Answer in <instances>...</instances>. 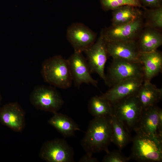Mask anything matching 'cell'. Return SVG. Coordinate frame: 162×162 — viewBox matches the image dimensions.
<instances>
[{
  "label": "cell",
  "mask_w": 162,
  "mask_h": 162,
  "mask_svg": "<svg viewBox=\"0 0 162 162\" xmlns=\"http://www.w3.org/2000/svg\"><path fill=\"white\" fill-rule=\"evenodd\" d=\"M111 116L94 117L89 122L81 145L86 154H93L109 151L108 147L112 142Z\"/></svg>",
  "instance_id": "cell-1"
},
{
  "label": "cell",
  "mask_w": 162,
  "mask_h": 162,
  "mask_svg": "<svg viewBox=\"0 0 162 162\" xmlns=\"http://www.w3.org/2000/svg\"><path fill=\"white\" fill-rule=\"evenodd\" d=\"M41 73L44 81L62 89L70 88L72 79L67 59L56 56L45 60L42 63Z\"/></svg>",
  "instance_id": "cell-2"
},
{
  "label": "cell",
  "mask_w": 162,
  "mask_h": 162,
  "mask_svg": "<svg viewBox=\"0 0 162 162\" xmlns=\"http://www.w3.org/2000/svg\"><path fill=\"white\" fill-rule=\"evenodd\" d=\"M133 140L130 159L141 162L162 161V140L138 131Z\"/></svg>",
  "instance_id": "cell-3"
},
{
  "label": "cell",
  "mask_w": 162,
  "mask_h": 162,
  "mask_svg": "<svg viewBox=\"0 0 162 162\" xmlns=\"http://www.w3.org/2000/svg\"><path fill=\"white\" fill-rule=\"evenodd\" d=\"M105 76V83L110 87L129 78L144 80L142 66L140 62L119 58H112Z\"/></svg>",
  "instance_id": "cell-4"
},
{
  "label": "cell",
  "mask_w": 162,
  "mask_h": 162,
  "mask_svg": "<svg viewBox=\"0 0 162 162\" xmlns=\"http://www.w3.org/2000/svg\"><path fill=\"white\" fill-rule=\"evenodd\" d=\"M112 105L113 115L122 121L129 131L135 130L142 109L136 94L124 98Z\"/></svg>",
  "instance_id": "cell-5"
},
{
  "label": "cell",
  "mask_w": 162,
  "mask_h": 162,
  "mask_svg": "<svg viewBox=\"0 0 162 162\" xmlns=\"http://www.w3.org/2000/svg\"><path fill=\"white\" fill-rule=\"evenodd\" d=\"M29 99L37 109L53 113L60 109L64 103L61 95L55 88L45 86L35 87L30 94Z\"/></svg>",
  "instance_id": "cell-6"
},
{
  "label": "cell",
  "mask_w": 162,
  "mask_h": 162,
  "mask_svg": "<svg viewBox=\"0 0 162 162\" xmlns=\"http://www.w3.org/2000/svg\"><path fill=\"white\" fill-rule=\"evenodd\" d=\"M73 148L64 139H56L45 142L39 153L40 157L48 162L74 161Z\"/></svg>",
  "instance_id": "cell-7"
},
{
  "label": "cell",
  "mask_w": 162,
  "mask_h": 162,
  "mask_svg": "<svg viewBox=\"0 0 162 162\" xmlns=\"http://www.w3.org/2000/svg\"><path fill=\"white\" fill-rule=\"evenodd\" d=\"M106 44L101 32L97 41L84 52L91 73L97 74L104 82L106 80L104 68L108 56Z\"/></svg>",
  "instance_id": "cell-8"
},
{
  "label": "cell",
  "mask_w": 162,
  "mask_h": 162,
  "mask_svg": "<svg viewBox=\"0 0 162 162\" xmlns=\"http://www.w3.org/2000/svg\"><path fill=\"white\" fill-rule=\"evenodd\" d=\"M67 38L74 52H82L91 46L95 42V33L83 24L73 23L68 28Z\"/></svg>",
  "instance_id": "cell-9"
},
{
  "label": "cell",
  "mask_w": 162,
  "mask_h": 162,
  "mask_svg": "<svg viewBox=\"0 0 162 162\" xmlns=\"http://www.w3.org/2000/svg\"><path fill=\"white\" fill-rule=\"evenodd\" d=\"M67 60L73 81L76 86L86 83L98 87V82L92 76L87 60L82 52H74Z\"/></svg>",
  "instance_id": "cell-10"
},
{
  "label": "cell",
  "mask_w": 162,
  "mask_h": 162,
  "mask_svg": "<svg viewBox=\"0 0 162 162\" xmlns=\"http://www.w3.org/2000/svg\"><path fill=\"white\" fill-rule=\"evenodd\" d=\"M141 17L126 24L112 26L103 30L102 33L106 42L135 40L142 29Z\"/></svg>",
  "instance_id": "cell-11"
},
{
  "label": "cell",
  "mask_w": 162,
  "mask_h": 162,
  "mask_svg": "<svg viewBox=\"0 0 162 162\" xmlns=\"http://www.w3.org/2000/svg\"><path fill=\"white\" fill-rule=\"evenodd\" d=\"M0 122L13 130L22 132L25 125V114L17 102H11L0 107Z\"/></svg>",
  "instance_id": "cell-12"
},
{
  "label": "cell",
  "mask_w": 162,
  "mask_h": 162,
  "mask_svg": "<svg viewBox=\"0 0 162 162\" xmlns=\"http://www.w3.org/2000/svg\"><path fill=\"white\" fill-rule=\"evenodd\" d=\"M144 79L130 78L115 84L101 96L113 104L129 96L136 94Z\"/></svg>",
  "instance_id": "cell-13"
},
{
  "label": "cell",
  "mask_w": 162,
  "mask_h": 162,
  "mask_svg": "<svg viewBox=\"0 0 162 162\" xmlns=\"http://www.w3.org/2000/svg\"><path fill=\"white\" fill-rule=\"evenodd\" d=\"M106 47L108 55L112 58L140 62V51L135 40L106 42Z\"/></svg>",
  "instance_id": "cell-14"
},
{
  "label": "cell",
  "mask_w": 162,
  "mask_h": 162,
  "mask_svg": "<svg viewBox=\"0 0 162 162\" xmlns=\"http://www.w3.org/2000/svg\"><path fill=\"white\" fill-rule=\"evenodd\" d=\"M159 108L156 105L142 109L137 126L134 131H139L162 140L158 132Z\"/></svg>",
  "instance_id": "cell-15"
},
{
  "label": "cell",
  "mask_w": 162,
  "mask_h": 162,
  "mask_svg": "<svg viewBox=\"0 0 162 162\" xmlns=\"http://www.w3.org/2000/svg\"><path fill=\"white\" fill-rule=\"evenodd\" d=\"M139 60L142 66L144 80L151 81L161 72L162 55L157 50L149 52H140Z\"/></svg>",
  "instance_id": "cell-16"
},
{
  "label": "cell",
  "mask_w": 162,
  "mask_h": 162,
  "mask_svg": "<svg viewBox=\"0 0 162 162\" xmlns=\"http://www.w3.org/2000/svg\"><path fill=\"white\" fill-rule=\"evenodd\" d=\"M136 95L142 109L156 105L162 98V88H159L151 81L144 80Z\"/></svg>",
  "instance_id": "cell-17"
},
{
  "label": "cell",
  "mask_w": 162,
  "mask_h": 162,
  "mask_svg": "<svg viewBox=\"0 0 162 162\" xmlns=\"http://www.w3.org/2000/svg\"><path fill=\"white\" fill-rule=\"evenodd\" d=\"M140 52L157 50L162 44V36L159 30L148 27L142 33L137 42Z\"/></svg>",
  "instance_id": "cell-18"
},
{
  "label": "cell",
  "mask_w": 162,
  "mask_h": 162,
  "mask_svg": "<svg viewBox=\"0 0 162 162\" xmlns=\"http://www.w3.org/2000/svg\"><path fill=\"white\" fill-rule=\"evenodd\" d=\"M48 122L65 137L73 136L76 131L81 130L71 118L57 112L53 113Z\"/></svg>",
  "instance_id": "cell-19"
},
{
  "label": "cell",
  "mask_w": 162,
  "mask_h": 162,
  "mask_svg": "<svg viewBox=\"0 0 162 162\" xmlns=\"http://www.w3.org/2000/svg\"><path fill=\"white\" fill-rule=\"evenodd\" d=\"M139 8L125 5L112 10V26H117L132 22L141 17L142 14Z\"/></svg>",
  "instance_id": "cell-20"
},
{
  "label": "cell",
  "mask_w": 162,
  "mask_h": 162,
  "mask_svg": "<svg viewBox=\"0 0 162 162\" xmlns=\"http://www.w3.org/2000/svg\"><path fill=\"white\" fill-rule=\"evenodd\" d=\"M112 142L121 150L131 140L130 131L123 122L114 115L111 117Z\"/></svg>",
  "instance_id": "cell-21"
},
{
  "label": "cell",
  "mask_w": 162,
  "mask_h": 162,
  "mask_svg": "<svg viewBox=\"0 0 162 162\" xmlns=\"http://www.w3.org/2000/svg\"><path fill=\"white\" fill-rule=\"evenodd\" d=\"M88 111L94 117L111 116L113 115V105L100 96H95L89 100Z\"/></svg>",
  "instance_id": "cell-22"
},
{
  "label": "cell",
  "mask_w": 162,
  "mask_h": 162,
  "mask_svg": "<svg viewBox=\"0 0 162 162\" xmlns=\"http://www.w3.org/2000/svg\"><path fill=\"white\" fill-rule=\"evenodd\" d=\"M102 9L105 11L112 10L120 7L130 5L143 7L139 0H100Z\"/></svg>",
  "instance_id": "cell-23"
},
{
  "label": "cell",
  "mask_w": 162,
  "mask_h": 162,
  "mask_svg": "<svg viewBox=\"0 0 162 162\" xmlns=\"http://www.w3.org/2000/svg\"><path fill=\"white\" fill-rule=\"evenodd\" d=\"M148 11V27L161 30L162 28V6L151 8Z\"/></svg>",
  "instance_id": "cell-24"
},
{
  "label": "cell",
  "mask_w": 162,
  "mask_h": 162,
  "mask_svg": "<svg viewBox=\"0 0 162 162\" xmlns=\"http://www.w3.org/2000/svg\"><path fill=\"white\" fill-rule=\"evenodd\" d=\"M130 158V156H125L121 151V150L109 151L104 157L102 160L103 162H126Z\"/></svg>",
  "instance_id": "cell-25"
},
{
  "label": "cell",
  "mask_w": 162,
  "mask_h": 162,
  "mask_svg": "<svg viewBox=\"0 0 162 162\" xmlns=\"http://www.w3.org/2000/svg\"><path fill=\"white\" fill-rule=\"evenodd\" d=\"M144 7H148L150 8H153L162 6V0H139Z\"/></svg>",
  "instance_id": "cell-26"
},
{
  "label": "cell",
  "mask_w": 162,
  "mask_h": 162,
  "mask_svg": "<svg viewBox=\"0 0 162 162\" xmlns=\"http://www.w3.org/2000/svg\"><path fill=\"white\" fill-rule=\"evenodd\" d=\"M158 132L159 136L162 139V110L160 108L158 110Z\"/></svg>",
  "instance_id": "cell-27"
},
{
  "label": "cell",
  "mask_w": 162,
  "mask_h": 162,
  "mask_svg": "<svg viewBox=\"0 0 162 162\" xmlns=\"http://www.w3.org/2000/svg\"><path fill=\"white\" fill-rule=\"evenodd\" d=\"M80 162H98V159L93 157L92 155L86 154L84 155L79 160Z\"/></svg>",
  "instance_id": "cell-28"
},
{
  "label": "cell",
  "mask_w": 162,
  "mask_h": 162,
  "mask_svg": "<svg viewBox=\"0 0 162 162\" xmlns=\"http://www.w3.org/2000/svg\"><path fill=\"white\" fill-rule=\"evenodd\" d=\"M2 97L1 93L0 92V105L1 104V101H2Z\"/></svg>",
  "instance_id": "cell-29"
}]
</instances>
